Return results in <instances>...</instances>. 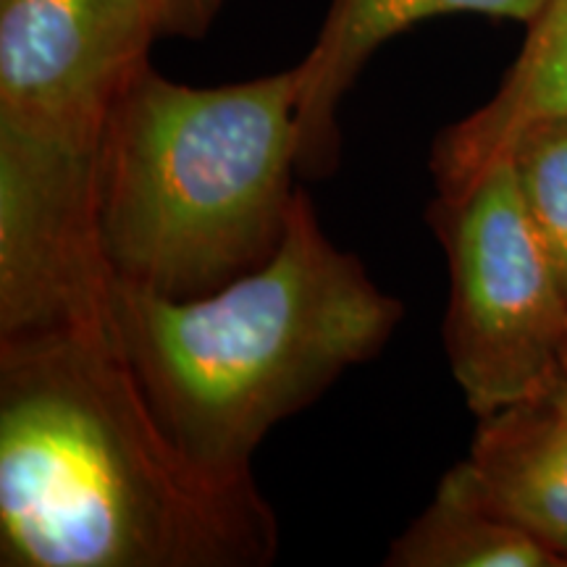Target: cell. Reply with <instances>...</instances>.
Instances as JSON below:
<instances>
[{
    "mask_svg": "<svg viewBox=\"0 0 567 567\" xmlns=\"http://www.w3.org/2000/svg\"><path fill=\"white\" fill-rule=\"evenodd\" d=\"M276 549L255 481L213 476L163 431L116 323L0 344L6 567H260Z\"/></svg>",
    "mask_w": 567,
    "mask_h": 567,
    "instance_id": "obj_1",
    "label": "cell"
},
{
    "mask_svg": "<svg viewBox=\"0 0 567 567\" xmlns=\"http://www.w3.org/2000/svg\"><path fill=\"white\" fill-rule=\"evenodd\" d=\"M551 400H555V402H557V405H559V408H563V410H565V413H567V381H565V384H563V386H559V389H557V392H551Z\"/></svg>",
    "mask_w": 567,
    "mask_h": 567,
    "instance_id": "obj_13",
    "label": "cell"
},
{
    "mask_svg": "<svg viewBox=\"0 0 567 567\" xmlns=\"http://www.w3.org/2000/svg\"><path fill=\"white\" fill-rule=\"evenodd\" d=\"M158 38L200 40L221 13L226 0H132Z\"/></svg>",
    "mask_w": 567,
    "mask_h": 567,
    "instance_id": "obj_12",
    "label": "cell"
},
{
    "mask_svg": "<svg viewBox=\"0 0 567 567\" xmlns=\"http://www.w3.org/2000/svg\"><path fill=\"white\" fill-rule=\"evenodd\" d=\"M547 0H331L313 51L300 61L302 92L297 105L300 158L297 168L323 176L337 166L342 97L363 71L368 59L408 27L444 13L534 21Z\"/></svg>",
    "mask_w": 567,
    "mask_h": 567,
    "instance_id": "obj_8",
    "label": "cell"
},
{
    "mask_svg": "<svg viewBox=\"0 0 567 567\" xmlns=\"http://www.w3.org/2000/svg\"><path fill=\"white\" fill-rule=\"evenodd\" d=\"M551 118H567V0H547L492 101L436 140L431 172L439 197L460 193L505 158L517 134Z\"/></svg>",
    "mask_w": 567,
    "mask_h": 567,
    "instance_id": "obj_9",
    "label": "cell"
},
{
    "mask_svg": "<svg viewBox=\"0 0 567 567\" xmlns=\"http://www.w3.org/2000/svg\"><path fill=\"white\" fill-rule=\"evenodd\" d=\"M95 151L0 130V344L113 321Z\"/></svg>",
    "mask_w": 567,
    "mask_h": 567,
    "instance_id": "obj_5",
    "label": "cell"
},
{
    "mask_svg": "<svg viewBox=\"0 0 567 567\" xmlns=\"http://www.w3.org/2000/svg\"><path fill=\"white\" fill-rule=\"evenodd\" d=\"M153 40L132 0H0V130L97 147Z\"/></svg>",
    "mask_w": 567,
    "mask_h": 567,
    "instance_id": "obj_6",
    "label": "cell"
},
{
    "mask_svg": "<svg viewBox=\"0 0 567 567\" xmlns=\"http://www.w3.org/2000/svg\"><path fill=\"white\" fill-rule=\"evenodd\" d=\"M389 567H563V557L442 478L434 502L394 538Z\"/></svg>",
    "mask_w": 567,
    "mask_h": 567,
    "instance_id": "obj_10",
    "label": "cell"
},
{
    "mask_svg": "<svg viewBox=\"0 0 567 567\" xmlns=\"http://www.w3.org/2000/svg\"><path fill=\"white\" fill-rule=\"evenodd\" d=\"M302 66L189 87L142 63L95 151V218L113 279L193 300L264 266L287 231Z\"/></svg>",
    "mask_w": 567,
    "mask_h": 567,
    "instance_id": "obj_3",
    "label": "cell"
},
{
    "mask_svg": "<svg viewBox=\"0 0 567 567\" xmlns=\"http://www.w3.org/2000/svg\"><path fill=\"white\" fill-rule=\"evenodd\" d=\"M405 316L331 243L297 189L264 266L216 292L168 300L113 287V323L147 405L176 446L218 478H252L268 431L365 363Z\"/></svg>",
    "mask_w": 567,
    "mask_h": 567,
    "instance_id": "obj_2",
    "label": "cell"
},
{
    "mask_svg": "<svg viewBox=\"0 0 567 567\" xmlns=\"http://www.w3.org/2000/svg\"><path fill=\"white\" fill-rule=\"evenodd\" d=\"M523 205L567 297V118L538 122L507 147Z\"/></svg>",
    "mask_w": 567,
    "mask_h": 567,
    "instance_id": "obj_11",
    "label": "cell"
},
{
    "mask_svg": "<svg viewBox=\"0 0 567 567\" xmlns=\"http://www.w3.org/2000/svg\"><path fill=\"white\" fill-rule=\"evenodd\" d=\"M431 218L450 264L446 354L467 408L486 417L557 392L567 381V297L513 166L496 161L439 197Z\"/></svg>",
    "mask_w": 567,
    "mask_h": 567,
    "instance_id": "obj_4",
    "label": "cell"
},
{
    "mask_svg": "<svg viewBox=\"0 0 567 567\" xmlns=\"http://www.w3.org/2000/svg\"><path fill=\"white\" fill-rule=\"evenodd\" d=\"M444 478L567 563V413L551 394L481 417L471 457Z\"/></svg>",
    "mask_w": 567,
    "mask_h": 567,
    "instance_id": "obj_7",
    "label": "cell"
}]
</instances>
